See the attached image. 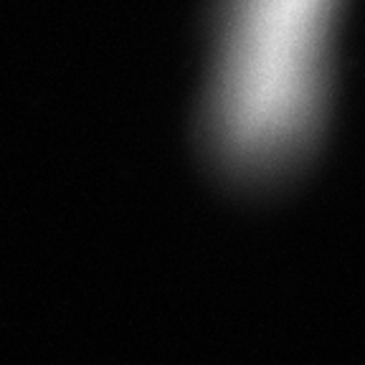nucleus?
Listing matches in <instances>:
<instances>
[{"mask_svg":"<svg viewBox=\"0 0 365 365\" xmlns=\"http://www.w3.org/2000/svg\"><path fill=\"white\" fill-rule=\"evenodd\" d=\"M335 13L337 0H221L208 112L231 163L279 168L312 140Z\"/></svg>","mask_w":365,"mask_h":365,"instance_id":"f257e3e1","label":"nucleus"}]
</instances>
